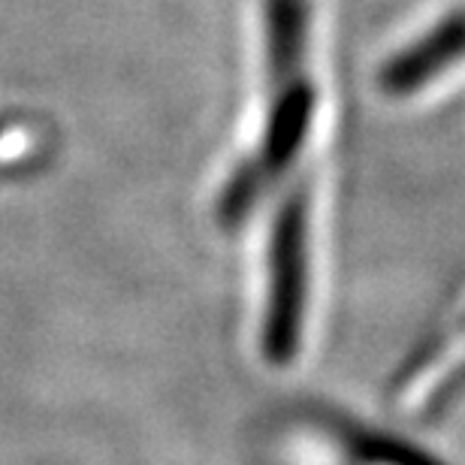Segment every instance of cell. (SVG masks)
Instances as JSON below:
<instances>
[{"mask_svg": "<svg viewBox=\"0 0 465 465\" xmlns=\"http://www.w3.org/2000/svg\"><path fill=\"white\" fill-rule=\"evenodd\" d=\"M284 91L275 97L272 113L266 118V130L260 145L251 152L245 163L232 173L218 203V218L224 224H236L248 215V209L278 182L309 136L314 118V88L312 82L300 79V70L284 76Z\"/></svg>", "mask_w": 465, "mask_h": 465, "instance_id": "obj_2", "label": "cell"}, {"mask_svg": "<svg viewBox=\"0 0 465 465\" xmlns=\"http://www.w3.org/2000/svg\"><path fill=\"white\" fill-rule=\"evenodd\" d=\"M305 287H309V200L302 191H296L278 212L269 245L263 353L275 366L291 362L300 351Z\"/></svg>", "mask_w": 465, "mask_h": 465, "instance_id": "obj_1", "label": "cell"}, {"mask_svg": "<svg viewBox=\"0 0 465 465\" xmlns=\"http://www.w3.org/2000/svg\"><path fill=\"white\" fill-rule=\"evenodd\" d=\"M465 58V9L441 18L430 34L396 52L378 73V88L390 97L417 94Z\"/></svg>", "mask_w": 465, "mask_h": 465, "instance_id": "obj_3", "label": "cell"}]
</instances>
